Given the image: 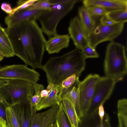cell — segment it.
I'll list each match as a JSON object with an SVG mask.
<instances>
[{
	"mask_svg": "<svg viewBox=\"0 0 127 127\" xmlns=\"http://www.w3.org/2000/svg\"><path fill=\"white\" fill-rule=\"evenodd\" d=\"M51 4L50 0H39L28 8L32 9L48 10L50 9Z\"/></svg>",
	"mask_w": 127,
	"mask_h": 127,
	"instance_id": "4316f807",
	"label": "cell"
},
{
	"mask_svg": "<svg viewBox=\"0 0 127 127\" xmlns=\"http://www.w3.org/2000/svg\"><path fill=\"white\" fill-rule=\"evenodd\" d=\"M50 127H57L56 123L55 122L52 124Z\"/></svg>",
	"mask_w": 127,
	"mask_h": 127,
	"instance_id": "ab89813d",
	"label": "cell"
},
{
	"mask_svg": "<svg viewBox=\"0 0 127 127\" xmlns=\"http://www.w3.org/2000/svg\"><path fill=\"white\" fill-rule=\"evenodd\" d=\"M98 112L100 119H103L105 113L104 111L103 104H102L99 106L98 109Z\"/></svg>",
	"mask_w": 127,
	"mask_h": 127,
	"instance_id": "e575fe53",
	"label": "cell"
},
{
	"mask_svg": "<svg viewBox=\"0 0 127 127\" xmlns=\"http://www.w3.org/2000/svg\"><path fill=\"white\" fill-rule=\"evenodd\" d=\"M34 94L30 96L28 99L31 105L34 108L39 104L42 98L40 93L44 87L42 85L36 83L34 84Z\"/></svg>",
	"mask_w": 127,
	"mask_h": 127,
	"instance_id": "603a6c76",
	"label": "cell"
},
{
	"mask_svg": "<svg viewBox=\"0 0 127 127\" xmlns=\"http://www.w3.org/2000/svg\"><path fill=\"white\" fill-rule=\"evenodd\" d=\"M104 71L105 76L113 79L116 83L123 80L127 73L126 50L124 45L113 41L108 44Z\"/></svg>",
	"mask_w": 127,
	"mask_h": 127,
	"instance_id": "3957f363",
	"label": "cell"
},
{
	"mask_svg": "<svg viewBox=\"0 0 127 127\" xmlns=\"http://www.w3.org/2000/svg\"><path fill=\"white\" fill-rule=\"evenodd\" d=\"M78 127H111L109 116L105 113L103 119H101L97 110L80 118Z\"/></svg>",
	"mask_w": 127,
	"mask_h": 127,
	"instance_id": "9a60e30c",
	"label": "cell"
},
{
	"mask_svg": "<svg viewBox=\"0 0 127 127\" xmlns=\"http://www.w3.org/2000/svg\"><path fill=\"white\" fill-rule=\"evenodd\" d=\"M40 76L34 70L23 64L0 66V79L20 80L34 84L39 80Z\"/></svg>",
	"mask_w": 127,
	"mask_h": 127,
	"instance_id": "8992f818",
	"label": "cell"
},
{
	"mask_svg": "<svg viewBox=\"0 0 127 127\" xmlns=\"http://www.w3.org/2000/svg\"><path fill=\"white\" fill-rule=\"evenodd\" d=\"M0 47L10 54L14 56L13 48L5 29L0 27Z\"/></svg>",
	"mask_w": 127,
	"mask_h": 127,
	"instance_id": "7402d4cb",
	"label": "cell"
},
{
	"mask_svg": "<svg viewBox=\"0 0 127 127\" xmlns=\"http://www.w3.org/2000/svg\"><path fill=\"white\" fill-rule=\"evenodd\" d=\"M50 9L45 10L37 19L43 32L49 37L57 34V28L61 20L80 0H50Z\"/></svg>",
	"mask_w": 127,
	"mask_h": 127,
	"instance_id": "277c9868",
	"label": "cell"
},
{
	"mask_svg": "<svg viewBox=\"0 0 127 127\" xmlns=\"http://www.w3.org/2000/svg\"><path fill=\"white\" fill-rule=\"evenodd\" d=\"M106 15L116 23H125L127 21V9L111 12Z\"/></svg>",
	"mask_w": 127,
	"mask_h": 127,
	"instance_id": "cb8c5ba5",
	"label": "cell"
},
{
	"mask_svg": "<svg viewBox=\"0 0 127 127\" xmlns=\"http://www.w3.org/2000/svg\"><path fill=\"white\" fill-rule=\"evenodd\" d=\"M118 127H127V99L123 98L119 100L117 103Z\"/></svg>",
	"mask_w": 127,
	"mask_h": 127,
	"instance_id": "44dd1931",
	"label": "cell"
},
{
	"mask_svg": "<svg viewBox=\"0 0 127 127\" xmlns=\"http://www.w3.org/2000/svg\"><path fill=\"white\" fill-rule=\"evenodd\" d=\"M50 92L46 89H44L41 92L40 95L41 97L42 98L47 96Z\"/></svg>",
	"mask_w": 127,
	"mask_h": 127,
	"instance_id": "8d00e7d4",
	"label": "cell"
},
{
	"mask_svg": "<svg viewBox=\"0 0 127 127\" xmlns=\"http://www.w3.org/2000/svg\"><path fill=\"white\" fill-rule=\"evenodd\" d=\"M7 106L0 99V116L6 120L5 112Z\"/></svg>",
	"mask_w": 127,
	"mask_h": 127,
	"instance_id": "836d02e7",
	"label": "cell"
},
{
	"mask_svg": "<svg viewBox=\"0 0 127 127\" xmlns=\"http://www.w3.org/2000/svg\"><path fill=\"white\" fill-rule=\"evenodd\" d=\"M55 85V84L52 83H49L46 88L48 90L51 91L53 89Z\"/></svg>",
	"mask_w": 127,
	"mask_h": 127,
	"instance_id": "f35d334b",
	"label": "cell"
},
{
	"mask_svg": "<svg viewBox=\"0 0 127 127\" xmlns=\"http://www.w3.org/2000/svg\"><path fill=\"white\" fill-rule=\"evenodd\" d=\"M59 108L56 118L57 127H71L64 111L59 104Z\"/></svg>",
	"mask_w": 127,
	"mask_h": 127,
	"instance_id": "d4e9b609",
	"label": "cell"
},
{
	"mask_svg": "<svg viewBox=\"0 0 127 127\" xmlns=\"http://www.w3.org/2000/svg\"><path fill=\"white\" fill-rule=\"evenodd\" d=\"M4 57L0 55V62L4 58Z\"/></svg>",
	"mask_w": 127,
	"mask_h": 127,
	"instance_id": "60d3db41",
	"label": "cell"
},
{
	"mask_svg": "<svg viewBox=\"0 0 127 127\" xmlns=\"http://www.w3.org/2000/svg\"><path fill=\"white\" fill-rule=\"evenodd\" d=\"M60 90V85L55 84L48 95L42 98L39 104L34 108L35 110L37 112L52 106L56 104H58L61 101L59 96Z\"/></svg>",
	"mask_w": 127,
	"mask_h": 127,
	"instance_id": "d6986e66",
	"label": "cell"
},
{
	"mask_svg": "<svg viewBox=\"0 0 127 127\" xmlns=\"http://www.w3.org/2000/svg\"><path fill=\"white\" fill-rule=\"evenodd\" d=\"M68 34L76 48L80 50L88 44L79 17L75 16L70 20L68 28Z\"/></svg>",
	"mask_w": 127,
	"mask_h": 127,
	"instance_id": "7c38bea8",
	"label": "cell"
},
{
	"mask_svg": "<svg viewBox=\"0 0 127 127\" xmlns=\"http://www.w3.org/2000/svg\"><path fill=\"white\" fill-rule=\"evenodd\" d=\"M7 127H20L13 110L7 107L5 112Z\"/></svg>",
	"mask_w": 127,
	"mask_h": 127,
	"instance_id": "484cf974",
	"label": "cell"
},
{
	"mask_svg": "<svg viewBox=\"0 0 127 127\" xmlns=\"http://www.w3.org/2000/svg\"><path fill=\"white\" fill-rule=\"evenodd\" d=\"M86 60L81 50L75 48L62 56L50 58L42 69L46 73L48 84L60 85L73 74L79 77L85 70Z\"/></svg>",
	"mask_w": 127,
	"mask_h": 127,
	"instance_id": "7a4b0ae2",
	"label": "cell"
},
{
	"mask_svg": "<svg viewBox=\"0 0 127 127\" xmlns=\"http://www.w3.org/2000/svg\"><path fill=\"white\" fill-rule=\"evenodd\" d=\"M14 53L27 65L41 69L46 40L36 20L5 28Z\"/></svg>",
	"mask_w": 127,
	"mask_h": 127,
	"instance_id": "6da1fadb",
	"label": "cell"
},
{
	"mask_svg": "<svg viewBox=\"0 0 127 127\" xmlns=\"http://www.w3.org/2000/svg\"><path fill=\"white\" fill-rule=\"evenodd\" d=\"M11 107L13 110L20 127H31L32 107L28 99L15 105Z\"/></svg>",
	"mask_w": 127,
	"mask_h": 127,
	"instance_id": "5bb4252c",
	"label": "cell"
},
{
	"mask_svg": "<svg viewBox=\"0 0 127 127\" xmlns=\"http://www.w3.org/2000/svg\"><path fill=\"white\" fill-rule=\"evenodd\" d=\"M85 7L89 14L94 19L95 18L101 17L107 13L104 9L100 7L94 6Z\"/></svg>",
	"mask_w": 127,
	"mask_h": 127,
	"instance_id": "83f0119b",
	"label": "cell"
},
{
	"mask_svg": "<svg viewBox=\"0 0 127 127\" xmlns=\"http://www.w3.org/2000/svg\"><path fill=\"white\" fill-rule=\"evenodd\" d=\"M70 37L68 34H57L49 37L45 42V48L49 54L58 53L69 45Z\"/></svg>",
	"mask_w": 127,
	"mask_h": 127,
	"instance_id": "2e32d148",
	"label": "cell"
},
{
	"mask_svg": "<svg viewBox=\"0 0 127 127\" xmlns=\"http://www.w3.org/2000/svg\"><path fill=\"white\" fill-rule=\"evenodd\" d=\"M81 50L86 59L89 58H96L99 57V55L95 49L88 44L82 48Z\"/></svg>",
	"mask_w": 127,
	"mask_h": 127,
	"instance_id": "f1b7e54d",
	"label": "cell"
},
{
	"mask_svg": "<svg viewBox=\"0 0 127 127\" xmlns=\"http://www.w3.org/2000/svg\"><path fill=\"white\" fill-rule=\"evenodd\" d=\"M0 26H1V25H0Z\"/></svg>",
	"mask_w": 127,
	"mask_h": 127,
	"instance_id": "b9f144b4",
	"label": "cell"
},
{
	"mask_svg": "<svg viewBox=\"0 0 127 127\" xmlns=\"http://www.w3.org/2000/svg\"><path fill=\"white\" fill-rule=\"evenodd\" d=\"M100 77L97 74H91L88 75L83 80L80 81L78 91L81 118L86 114L93 97L96 83Z\"/></svg>",
	"mask_w": 127,
	"mask_h": 127,
	"instance_id": "9c48e42d",
	"label": "cell"
},
{
	"mask_svg": "<svg viewBox=\"0 0 127 127\" xmlns=\"http://www.w3.org/2000/svg\"><path fill=\"white\" fill-rule=\"evenodd\" d=\"M125 23H116L110 26H104L100 23L88 37V44L96 49L97 46L105 42L113 41L120 35L123 30Z\"/></svg>",
	"mask_w": 127,
	"mask_h": 127,
	"instance_id": "52a82bcc",
	"label": "cell"
},
{
	"mask_svg": "<svg viewBox=\"0 0 127 127\" xmlns=\"http://www.w3.org/2000/svg\"><path fill=\"white\" fill-rule=\"evenodd\" d=\"M77 77L76 75L73 74L64 79L60 85V91L66 90L69 89L74 83Z\"/></svg>",
	"mask_w": 127,
	"mask_h": 127,
	"instance_id": "f546056e",
	"label": "cell"
},
{
	"mask_svg": "<svg viewBox=\"0 0 127 127\" xmlns=\"http://www.w3.org/2000/svg\"><path fill=\"white\" fill-rule=\"evenodd\" d=\"M59 105L56 104L43 112L37 113L34 108H32V120L31 127H50L56 122Z\"/></svg>",
	"mask_w": 127,
	"mask_h": 127,
	"instance_id": "30bf717a",
	"label": "cell"
},
{
	"mask_svg": "<svg viewBox=\"0 0 127 127\" xmlns=\"http://www.w3.org/2000/svg\"><path fill=\"white\" fill-rule=\"evenodd\" d=\"M80 81L79 77L73 85L68 89L60 91L59 95L60 98L65 97L68 99L74 107L78 116L80 119L81 115L80 107L78 86Z\"/></svg>",
	"mask_w": 127,
	"mask_h": 127,
	"instance_id": "e0dca14e",
	"label": "cell"
},
{
	"mask_svg": "<svg viewBox=\"0 0 127 127\" xmlns=\"http://www.w3.org/2000/svg\"><path fill=\"white\" fill-rule=\"evenodd\" d=\"M0 127H7L6 120L0 116Z\"/></svg>",
	"mask_w": 127,
	"mask_h": 127,
	"instance_id": "74e56055",
	"label": "cell"
},
{
	"mask_svg": "<svg viewBox=\"0 0 127 127\" xmlns=\"http://www.w3.org/2000/svg\"><path fill=\"white\" fill-rule=\"evenodd\" d=\"M62 108L71 127H78L80 119L77 116L75 109L71 103L67 98H61L59 103Z\"/></svg>",
	"mask_w": 127,
	"mask_h": 127,
	"instance_id": "ffe728a7",
	"label": "cell"
},
{
	"mask_svg": "<svg viewBox=\"0 0 127 127\" xmlns=\"http://www.w3.org/2000/svg\"><path fill=\"white\" fill-rule=\"evenodd\" d=\"M33 84L22 80L0 79V99L7 107H11L34 94Z\"/></svg>",
	"mask_w": 127,
	"mask_h": 127,
	"instance_id": "5b68a950",
	"label": "cell"
},
{
	"mask_svg": "<svg viewBox=\"0 0 127 127\" xmlns=\"http://www.w3.org/2000/svg\"><path fill=\"white\" fill-rule=\"evenodd\" d=\"M100 21V23L104 26L111 25L117 23L109 18L106 14L101 17Z\"/></svg>",
	"mask_w": 127,
	"mask_h": 127,
	"instance_id": "1f68e13d",
	"label": "cell"
},
{
	"mask_svg": "<svg viewBox=\"0 0 127 127\" xmlns=\"http://www.w3.org/2000/svg\"><path fill=\"white\" fill-rule=\"evenodd\" d=\"M37 0H18L17 3V6L12 8L11 14L16 12L29 7Z\"/></svg>",
	"mask_w": 127,
	"mask_h": 127,
	"instance_id": "4dcf8cb0",
	"label": "cell"
},
{
	"mask_svg": "<svg viewBox=\"0 0 127 127\" xmlns=\"http://www.w3.org/2000/svg\"><path fill=\"white\" fill-rule=\"evenodd\" d=\"M78 13L81 24L88 38L96 26L95 21L90 15L83 5L78 8Z\"/></svg>",
	"mask_w": 127,
	"mask_h": 127,
	"instance_id": "ac0fdd59",
	"label": "cell"
},
{
	"mask_svg": "<svg viewBox=\"0 0 127 127\" xmlns=\"http://www.w3.org/2000/svg\"><path fill=\"white\" fill-rule=\"evenodd\" d=\"M85 7L97 6L104 9L107 13L117 10L127 9V0H84Z\"/></svg>",
	"mask_w": 127,
	"mask_h": 127,
	"instance_id": "4fadbf2b",
	"label": "cell"
},
{
	"mask_svg": "<svg viewBox=\"0 0 127 127\" xmlns=\"http://www.w3.org/2000/svg\"><path fill=\"white\" fill-rule=\"evenodd\" d=\"M1 9L8 15L11 14L12 8L9 4L6 3H3L1 5Z\"/></svg>",
	"mask_w": 127,
	"mask_h": 127,
	"instance_id": "d6a6232c",
	"label": "cell"
},
{
	"mask_svg": "<svg viewBox=\"0 0 127 127\" xmlns=\"http://www.w3.org/2000/svg\"><path fill=\"white\" fill-rule=\"evenodd\" d=\"M46 10L32 9L27 8L8 15L4 22L7 28L19 24L27 21L37 20L40 15Z\"/></svg>",
	"mask_w": 127,
	"mask_h": 127,
	"instance_id": "8fae6325",
	"label": "cell"
},
{
	"mask_svg": "<svg viewBox=\"0 0 127 127\" xmlns=\"http://www.w3.org/2000/svg\"><path fill=\"white\" fill-rule=\"evenodd\" d=\"M0 55L4 57L9 58L13 57L10 54L4 50L0 47Z\"/></svg>",
	"mask_w": 127,
	"mask_h": 127,
	"instance_id": "d590c367",
	"label": "cell"
},
{
	"mask_svg": "<svg viewBox=\"0 0 127 127\" xmlns=\"http://www.w3.org/2000/svg\"><path fill=\"white\" fill-rule=\"evenodd\" d=\"M116 83L112 79L105 76L100 77L96 83L93 97L86 114L97 111L100 105L104 104L111 95Z\"/></svg>",
	"mask_w": 127,
	"mask_h": 127,
	"instance_id": "ba28073f",
	"label": "cell"
}]
</instances>
